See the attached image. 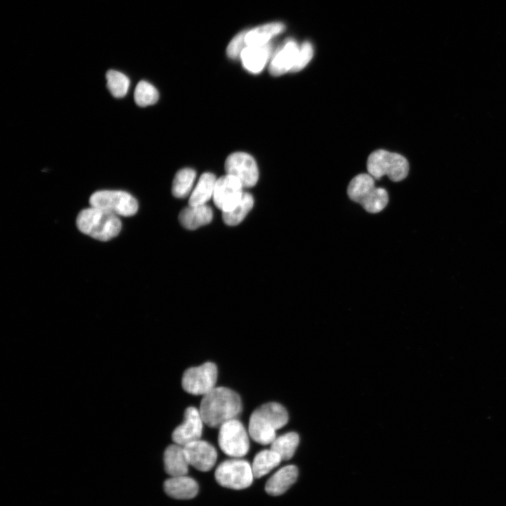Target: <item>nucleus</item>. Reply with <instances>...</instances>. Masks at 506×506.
<instances>
[{"label": "nucleus", "instance_id": "f257e3e1", "mask_svg": "<svg viewBox=\"0 0 506 506\" xmlns=\"http://www.w3.org/2000/svg\"><path fill=\"white\" fill-rule=\"evenodd\" d=\"M200 413L207 426L220 427L225 422L236 419L242 410L240 396L226 387H214L203 396Z\"/></svg>", "mask_w": 506, "mask_h": 506}, {"label": "nucleus", "instance_id": "f03ea898", "mask_svg": "<svg viewBox=\"0 0 506 506\" xmlns=\"http://www.w3.org/2000/svg\"><path fill=\"white\" fill-rule=\"evenodd\" d=\"M287 421V412L281 404L266 403L252 413L249 421V434L258 443L271 444L276 438V431L285 426Z\"/></svg>", "mask_w": 506, "mask_h": 506}, {"label": "nucleus", "instance_id": "7ed1b4c3", "mask_svg": "<svg viewBox=\"0 0 506 506\" xmlns=\"http://www.w3.org/2000/svg\"><path fill=\"white\" fill-rule=\"evenodd\" d=\"M76 224L82 233L100 241L111 240L122 229L119 216L93 207L79 213Z\"/></svg>", "mask_w": 506, "mask_h": 506}, {"label": "nucleus", "instance_id": "20e7f679", "mask_svg": "<svg viewBox=\"0 0 506 506\" xmlns=\"http://www.w3.org/2000/svg\"><path fill=\"white\" fill-rule=\"evenodd\" d=\"M367 169L375 179L387 176L390 180L397 182L407 176L409 164L403 155L381 149L369 155Z\"/></svg>", "mask_w": 506, "mask_h": 506}, {"label": "nucleus", "instance_id": "39448f33", "mask_svg": "<svg viewBox=\"0 0 506 506\" xmlns=\"http://www.w3.org/2000/svg\"><path fill=\"white\" fill-rule=\"evenodd\" d=\"M90 206L117 216H131L138 209L137 200L123 190H103L93 193L89 199Z\"/></svg>", "mask_w": 506, "mask_h": 506}, {"label": "nucleus", "instance_id": "423d86ee", "mask_svg": "<svg viewBox=\"0 0 506 506\" xmlns=\"http://www.w3.org/2000/svg\"><path fill=\"white\" fill-rule=\"evenodd\" d=\"M214 476L219 485L234 490L248 488L254 478L252 465L235 458L222 462L216 467Z\"/></svg>", "mask_w": 506, "mask_h": 506}, {"label": "nucleus", "instance_id": "0eeeda50", "mask_svg": "<svg viewBox=\"0 0 506 506\" xmlns=\"http://www.w3.org/2000/svg\"><path fill=\"white\" fill-rule=\"evenodd\" d=\"M218 443L225 454L235 458L245 456L249 449L248 433L237 419L229 420L219 427Z\"/></svg>", "mask_w": 506, "mask_h": 506}, {"label": "nucleus", "instance_id": "6e6552de", "mask_svg": "<svg viewBox=\"0 0 506 506\" xmlns=\"http://www.w3.org/2000/svg\"><path fill=\"white\" fill-rule=\"evenodd\" d=\"M217 375L216 365L212 362L190 368L183 375V389L190 394L204 396L214 388Z\"/></svg>", "mask_w": 506, "mask_h": 506}, {"label": "nucleus", "instance_id": "1a4fd4ad", "mask_svg": "<svg viewBox=\"0 0 506 506\" xmlns=\"http://www.w3.org/2000/svg\"><path fill=\"white\" fill-rule=\"evenodd\" d=\"M226 174L235 177L244 188H250L257 183L259 170L254 158L244 152L231 153L226 160Z\"/></svg>", "mask_w": 506, "mask_h": 506}, {"label": "nucleus", "instance_id": "9d476101", "mask_svg": "<svg viewBox=\"0 0 506 506\" xmlns=\"http://www.w3.org/2000/svg\"><path fill=\"white\" fill-rule=\"evenodd\" d=\"M243 186L235 177L226 174L216 180L213 200L222 212L231 210L241 200Z\"/></svg>", "mask_w": 506, "mask_h": 506}, {"label": "nucleus", "instance_id": "9b49d317", "mask_svg": "<svg viewBox=\"0 0 506 506\" xmlns=\"http://www.w3.org/2000/svg\"><path fill=\"white\" fill-rule=\"evenodd\" d=\"M203 423L200 410L193 406L188 407L185 410L183 423L179 425L172 433L173 441L176 444L185 446L200 439Z\"/></svg>", "mask_w": 506, "mask_h": 506}, {"label": "nucleus", "instance_id": "f8f14e48", "mask_svg": "<svg viewBox=\"0 0 506 506\" xmlns=\"http://www.w3.org/2000/svg\"><path fill=\"white\" fill-rule=\"evenodd\" d=\"M190 465L201 472L213 468L217 459V452L209 443L199 439L183 446Z\"/></svg>", "mask_w": 506, "mask_h": 506}, {"label": "nucleus", "instance_id": "ddd939ff", "mask_svg": "<svg viewBox=\"0 0 506 506\" xmlns=\"http://www.w3.org/2000/svg\"><path fill=\"white\" fill-rule=\"evenodd\" d=\"M299 46L292 39H287L272 55L268 71L273 76H280L291 72L297 58Z\"/></svg>", "mask_w": 506, "mask_h": 506}, {"label": "nucleus", "instance_id": "4468645a", "mask_svg": "<svg viewBox=\"0 0 506 506\" xmlns=\"http://www.w3.org/2000/svg\"><path fill=\"white\" fill-rule=\"evenodd\" d=\"M271 56L272 46L269 43L263 46H247L242 50L240 58L247 71L259 74L270 61Z\"/></svg>", "mask_w": 506, "mask_h": 506}, {"label": "nucleus", "instance_id": "2eb2a0df", "mask_svg": "<svg viewBox=\"0 0 506 506\" xmlns=\"http://www.w3.org/2000/svg\"><path fill=\"white\" fill-rule=\"evenodd\" d=\"M164 490L171 498L188 500L197 495L199 487L195 479L183 475L167 479L164 483Z\"/></svg>", "mask_w": 506, "mask_h": 506}, {"label": "nucleus", "instance_id": "dca6fc26", "mask_svg": "<svg viewBox=\"0 0 506 506\" xmlns=\"http://www.w3.org/2000/svg\"><path fill=\"white\" fill-rule=\"evenodd\" d=\"M298 469L295 465L285 466L274 473L266 481V492L271 495L283 494L297 480Z\"/></svg>", "mask_w": 506, "mask_h": 506}, {"label": "nucleus", "instance_id": "f3484780", "mask_svg": "<svg viewBox=\"0 0 506 506\" xmlns=\"http://www.w3.org/2000/svg\"><path fill=\"white\" fill-rule=\"evenodd\" d=\"M164 465L171 477L186 475L190 465L183 446L176 443L169 446L164 453Z\"/></svg>", "mask_w": 506, "mask_h": 506}, {"label": "nucleus", "instance_id": "a211bd4d", "mask_svg": "<svg viewBox=\"0 0 506 506\" xmlns=\"http://www.w3.org/2000/svg\"><path fill=\"white\" fill-rule=\"evenodd\" d=\"M212 218L213 211L207 205H188L181 210L179 216L181 224L189 230H194L209 223Z\"/></svg>", "mask_w": 506, "mask_h": 506}, {"label": "nucleus", "instance_id": "6ab92c4d", "mask_svg": "<svg viewBox=\"0 0 506 506\" xmlns=\"http://www.w3.org/2000/svg\"><path fill=\"white\" fill-rule=\"evenodd\" d=\"M285 29L281 22H271L258 26L246 31L245 42L247 46H263L269 44L270 40L283 32Z\"/></svg>", "mask_w": 506, "mask_h": 506}, {"label": "nucleus", "instance_id": "aec40b11", "mask_svg": "<svg viewBox=\"0 0 506 506\" xmlns=\"http://www.w3.org/2000/svg\"><path fill=\"white\" fill-rule=\"evenodd\" d=\"M215 175L210 172L202 174L189 197L188 205L196 206L206 205L213 197L215 184Z\"/></svg>", "mask_w": 506, "mask_h": 506}, {"label": "nucleus", "instance_id": "412c9836", "mask_svg": "<svg viewBox=\"0 0 506 506\" xmlns=\"http://www.w3.org/2000/svg\"><path fill=\"white\" fill-rule=\"evenodd\" d=\"M281 460L280 455L271 448L259 452L252 465L254 478H261L267 474L277 467Z\"/></svg>", "mask_w": 506, "mask_h": 506}, {"label": "nucleus", "instance_id": "4be33fe9", "mask_svg": "<svg viewBox=\"0 0 506 506\" xmlns=\"http://www.w3.org/2000/svg\"><path fill=\"white\" fill-rule=\"evenodd\" d=\"M375 188V179L371 175L360 174L350 181L347 188V194L351 200L360 203Z\"/></svg>", "mask_w": 506, "mask_h": 506}, {"label": "nucleus", "instance_id": "5701e85b", "mask_svg": "<svg viewBox=\"0 0 506 506\" xmlns=\"http://www.w3.org/2000/svg\"><path fill=\"white\" fill-rule=\"evenodd\" d=\"M299 443V435L291 432L276 437L271 444V449L278 453L282 460H287L293 457Z\"/></svg>", "mask_w": 506, "mask_h": 506}, {"label": "nucleus", "instance_id": "b1692460", "mask_svg": "<svg viewBox=\"0 0 506 506\" xmlns=\"http://www.w3.org/2000/svg\"><path fill=\"white\" fill-rule=\"evenodd\" d=\"M254 205L253 196L244 192L240 201L230 211L222 212V219L228 226L239 224L252 209Z\"/></svg>", "mask_w": 506, "mask_h": 506}, {"label": "nucleus", "instance_id": "393cba45", "mask_svg": "<svg viewBox=\"0 0 506 506\" xmlns=\"http://www.w3.org/2000/svg\"><path fill=\"white\" fill-rule=\"evenodd\" d=\"M196 178V172L191 168H183L175 175L171 192L174 197L183 198L190 192Z\"/></svg>", "mask_w": 506, "mask_h": 506}, {"label": "nucleus", "instance_id": "a878e982", "mask_svg": "<svg viewBox=\"0 0 506 506\" xmlns=\"http://www.w3.org/2000/svg\"><path fill=\"white\" fill-rule=\"evenodd\" d=\"M389 201L388 193L383 188H375L359 204L370 213H378L383 210Z\"/></svg>", "mask_w": 506, "mask_h": 506}, {"label": "nucleus", "instance_id": "bb28decb", "mask_svg": "<svg viewBox=\"0 0 506 506\" xmlns=\"http://www.w3.org/2000/svg\"><path fill=\"white\" fill-rule=\"evenodd\" d=\"M107 87L115 98H122L128 92L130 81L124 73L110 70L106 73Z\"/></svg>", "mask_w": 506, "mask_h": 506}, {"label": "nucleus", "instance_id": "cd10ccee", "mask_svg": "<svg viewBox=\"0 0 506 506\" xmlns=\"http://www.w3.org/2000/svg\"><path fill=\"white\" fill-rule=\"evenodd\" d=\"M159 98L157 89L147 81H140L134 91V100L141 107H146L157 103Z\"/></svg>", "mask_w": 506, "mask_h": 506}, {"label": "nucleus", "instance_id": "c85d7f7f", "mask_svg": "<svg viewBox=\"0 0 506 506\" xmlns=\"http://www.w3.org/2000/svg\"><path fill=\"white\" fill-rule=\"evenodd\" d=\"M313 56V48L309 41H304L299 46L294 65L291 72L303 70L311 61Z\"/></svg>", "mask_w": 506, "mask_h": 506}, {"label": "nucleus", "instance_id": "c756f323", "mask_svg": "<svg viewBox=\"0 0 506 506\" xmlns=\"http://www.w3.org/2000/svg\"><path fill=\"white\" fill-rule=\"evenodd\" d=\"M246 31H242L236 34L228 44L226 48V53L228 58L236 59L240 58L242 50L246 47L245 35Z\"/></svg>", "mask_w": 506, "mask_h": 506}]
</instances>
